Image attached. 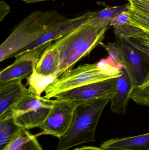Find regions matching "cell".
Wrapping results in <instances>:
<instances>
[{"label":"cell","instance_id":"1","mask_svg":"<svg viewBox=\"0 0 149 150\" xmlns=\"http://www.w3.org/2000/svg\"><path fill=\"white\" fill-rule=\"evenodd\" d=\"M66 18L57 11L37 10L22 20L0 46V61H3L38 40Z\"/></svg>","mask_w":149,"mask_h":150},{"label":"cell","instance_id":"2","mask_svg":"<svg viewBox=\"0 0 149 150\" xmlns=\"http://www.w3.org/2000/svg\"><path fill=\"white\" fill-rule=\"evenodd\" d=\"M108 26L92 24L87 18L85 22L55 40L53 43L60 52L59 78L72 69L76 63L100 45Z\"/></svg>","mask_w":149,"mask_h":150},{"label":"cell","instance_id":"3","mask_svg":"<svg viewBox=\"0 0 149 150\" xmlns=\"http://www.w3.org/2000/svg\"><path fill=\"white\" fill-rule=\"evenodd\" d=\"M111 98L79 100L69 130L59 139L57 150H67L76 145L95 142L99 120Z\"/></svg>","mask_w":149,"mask_h":150},{"label":"cell","instance_id":"4","mask_svg":"<svg viewBox=\"0 0 149 150\" xmlns=\"http://www.w3.org/2000/svg\"><path fill=\"white\" fill-rule=\"evenodd\" d=\"M123 69L113 67L108 59L97 63L85 64L64 74L46 88L44 98L48 99L54 95L85 85L115 78L123 74Z\"/></svg>","mask_w":149,"mask_h":150},{"label":"cell","instance_id":"5","mask_svg":"<svg viewBox=\"0 0 149 150\" xmlns=\"http://www.w3.org/2000/svg\"><path fill=\"white\" fill-rule=\"evenodd\" d=\"M54 102V100L30 93L12 108L15 121L26 130L39 128L47 118Z\"/></svg>","mask_w":149,"mask_h":150},{"label":"cell","instance_id":"6","mask_svg":"<svg viewBox=\"0 0 149 150\" xmlns=\"http://www.w3.org/2000/svg\"><path fill=\"white\" fill-rule=\"evenodd\" d=\"M79 100H54V105L43 123L39 127L42 134L58 138L67 132L71 125L74 111Z\"/></svg>","mask_w":149,"mask_h":150},{"label":"cell","instance_id":"7","mask_svg":"<svg viewBox=\"0 0 149 150\" xmlns=\"http://www.w3.org/2000/svg\"><path fill=\"white\" fill-rule=\"evenodd\" d=\"M117 78L85 85L54 95L53 98L62 100H85L110 98L116 91Z\"/></svg>","mask_w":149,"mask_h":150},{"label":"cell","instance_id":"8","mask_svg":"<svg viewBox=\"0 0 149 150\" xmlns=\"http://www.w3.org/2000/svg\"><path fill=\"white\" fill-rule=\"evenodd\" d=\"M22 79L0 83V120L12 115V109L24 97L29 94Z\"/></svg>","mask_w":149,"mask_h":150},{"label":"cell","instance_id":"9","mask_svg":"<svg viewBox=\"0 0 149 150\" xmlns=\"http://www.w3.org/2000/svg\"><path fill=\"white\" fill-rule=\"evenodd\" d=\"M120 45L123 68L127 73L134 87L138 86L145 78L144 68L140 52L125 40Z\"/></svg>","mask_w":149,"mask_h":150},{"label":"cell","instance_id":"10","mask_svg":"<svg viewBox=\"0 0 149 150\" xmlns=\"http://www.w3.org/2000/svg\"><path fill=\"white\" fill-rule=\"evenodd\" d=\"M92 11H88L73 18H66L53 29L46 33L38 40L21 51L31 50L45 43H52L85 22L87 18L90 17Z\"/></svg>","mask_w":149,"mask_h":150},{"label":"cell","instance_id":"11","mask_svg":"<svg viewBox=\"0 0 149 150\" xmlns=\"http://www.w3.org/2000/svg\"><path fill=\"white\" fill-rule=\"evenodd\" d=\"M123 71V74L117 78L116 91L110 100V110L115 113L121 115H125L127 112L134 87L127 73L124 69Z\"/></svg>","mask_w":149,"mask_h":150},{"label":"cell","instance_id":"12","mask_svg":"<svg viewBox=\"0 0 149 150\" xmlns=\"http://www.w3.org/2000/svg\"><path fill=\"white\" fill-rule=\"evenodd\" d=\"M60 64L59 50L53 43L47 47L41 54L34 70L38 74L43 76H57Z\"/></svg>","mask_w":149,"mask_h":150},{"label":"cell","instance_id":"13","mask_svg":"<svg viewBox=\"0 0 149 150\" xmlns=\"http://www.w3.org/2000/svg\"><path fill=\"white\" fill-rule=\"evenodd\" d=\"M103 150H149V133L141 135L113 138L100 145Z\"/></svg>","mask_w":149,"mask_h":150},{"label":"cell","instance_id":"14","mask_svg":"<svg viewBox=\"0 0 149 150\" xmlns=\"http://www.w3.org/2000/svg\"><path fill=\"white\" fill-rule=\"evenodd\" d=\"M110 26L113 27L116 38L121 40L129 39L144 31L131 23L129 9L122 11L113 18Z\"/></svg>","mask_w":149,"mask_h":150},{"label":"cell","instance_id":"15","mask_svg":"<svg viewBox=\"0 0 149 150\" xmlns=\"http://www.w3.org/2000/svg\"><path fill=\"white\" fill-rule=\"evenodd\" d=\"M15 121L13 115L0 120V150H6L9 145L24 130Z\"/></svg>","mask_w":149,"mask_h":150},{"label":"cell","instance_id":"16","mask_svg":"<svg viewBox=\"0 0 149 150\" xmlns=\"http://www.w3.org/2000/svg\"><path fill=\"white\" fill-rule=\"evenodd\" d=\"M129 4L122 6L107 7L104 9L95 11H92L89 23L95 25H108L110 26L113 18L123 11L129 9Z\"/></svg>","mask_w":149,"mask_h":150},{"label":"cell","instance_id":"17","mask_svg":"<svg viewBox=\"0 0 149 150\" xmlns=\"http://www.w3.org/2000/svg\"><path fill=\"white\" fill-rule=\"evenodd\" d=\"M57 75L44 76L38 74L33 70V72L27 78V84L29 85L30 93L41 97V94L52 82L58 79Z\"/></svg>","mask_w":149,"mask_h":150},{"label":"cell","instance_id":"18","mask_svg":"<svg viewBox=\"0 0 149 150\" xmlns=\"http://www.w3.org/2000/svg\"><path fill=\"white\" fill-rule=\"evenodd\" d=\"M100 45L108 53L109 57L107 59L111 65L120 69H123L122 55L120 46H118L115 43H108L105 44L102 42L100 43Z\"/></svg>","mask_w":149,"mask_h":150},{"label":"cell","instance_id":"19","mask_svg":"<svg viewBox=\"0 0 149 150\" xmlns=\"http://www.w3.org/2000/svg\"><path fill=\"white\" fill-rule=\"evenodd\" d=\"M129 11L132 24L143 31L149 32V16L130 7V5Z\"/></svg>","mask_w":149,"mask_h":150},{"label":"cell","instance_id":"20","mask_svg":"<svg viewBox=\"0 0 149 150\" xmlns=\"http://www.w3.org/2000/svg\"><path fill=\"white\" fill-rule=\"evenodd\" d=\"M131 99L138 105L149 107V85L142 88L133 87Z\"/></svg>","mask_w":149,"mask_h":150},{"label":"cell","instance_id":"21","mask_svg":"<svg viewBox=\"0 0 149 150\" xmlns=\"http://www.w3.org/2000/svg\"><path fill=\"white\" fill-rule=\"evenodd\" d=\"M34 135L31 134L28 130L24 129L21 134L10 143L6 150H14L31 139Z\"/></svg>","mask_w":149,"mask_h":150},{"label":"cell","instance_id":"22","mask_svg":"<svg viewBox=\"0 0 149 150\" xmlns=\"http://www.w3.org/2000/svg\"><path fill=\"white\" fill-rule=\"evenodd\" d=\"M130 7L149 16V1L146 0H128Z\"/></svg>","mask_w":149,"mask_h":150},{"label":"cell","instance_id":"23","mask_svg":"<svg viewBox=\"0 0 149 150\" xmlns=\"http://www.w3.org/2000/svg\"><path fill=\"white\" fill-rule=\"evenodd\" d=\"M14 150H43L34 136L31 139Z\"/></svg>","mask_w":149,"mask_h":150},{"label":"cell","instance_id":"24","mask_svg":"<svg viewBox=\"0 0 149 150\" xmlns=\"http://www.w3.org/2000/svg\"><path fill=\"white\" fill-rule=\"evenodd\" d=\"M10 8L8 4L4 1H1L0 2V21L3 19L9 13Z\"/></svg>","mask_w":149,"mask_h":150},{"label":"cell","instance_id":"25","mask_svg":"<svg viewBox=\"0 0 149 150\" xmlns=\"http://www.w3.org/2000/svg\"><path fill=\"white\" fill-rule=\"evenodd\" d=\"M73 150H105L99 147H93V146H84L80 148H77Z\"/></svg>","mask_w":149,"mask_h":150},{"label":"cell","instance_id":"26","mask_svg":"<svg viewBox=\"0 0 149 150\" xmlns=\"http://www.w3.org/2000/svg\"><path fill=\"white\" fill-rule=\"evenodd\" d=\"M49 1V0H22L25 3H36L43 1Z\"/></svg>","mask_w":149,"mask_h":150},{"label":"cell","instance_id":"27","mask_svg":"<svg viewBox=\"0 0 149 150\" xmlns=\"http://www.w3.org/2000/svg\"><path fill=\"white\" fill-rule=\"evenodd\" d=\"M122 150L108 149V150Z\"/></svg>","mask_w":149,"mask_h":150},{"label":"cell","instance_id":"28","mask_svg":"<svg viewBox=\"0 0 149 150\" xmlns=\"http://www.w3.org/2000/svg\"><path fill=\"white\" fill-rule=\"evenodd\" d=\"M146 1H149V0H146Z\"/></svg>","mask_w":149,"mask_h":150}]
</instances>
